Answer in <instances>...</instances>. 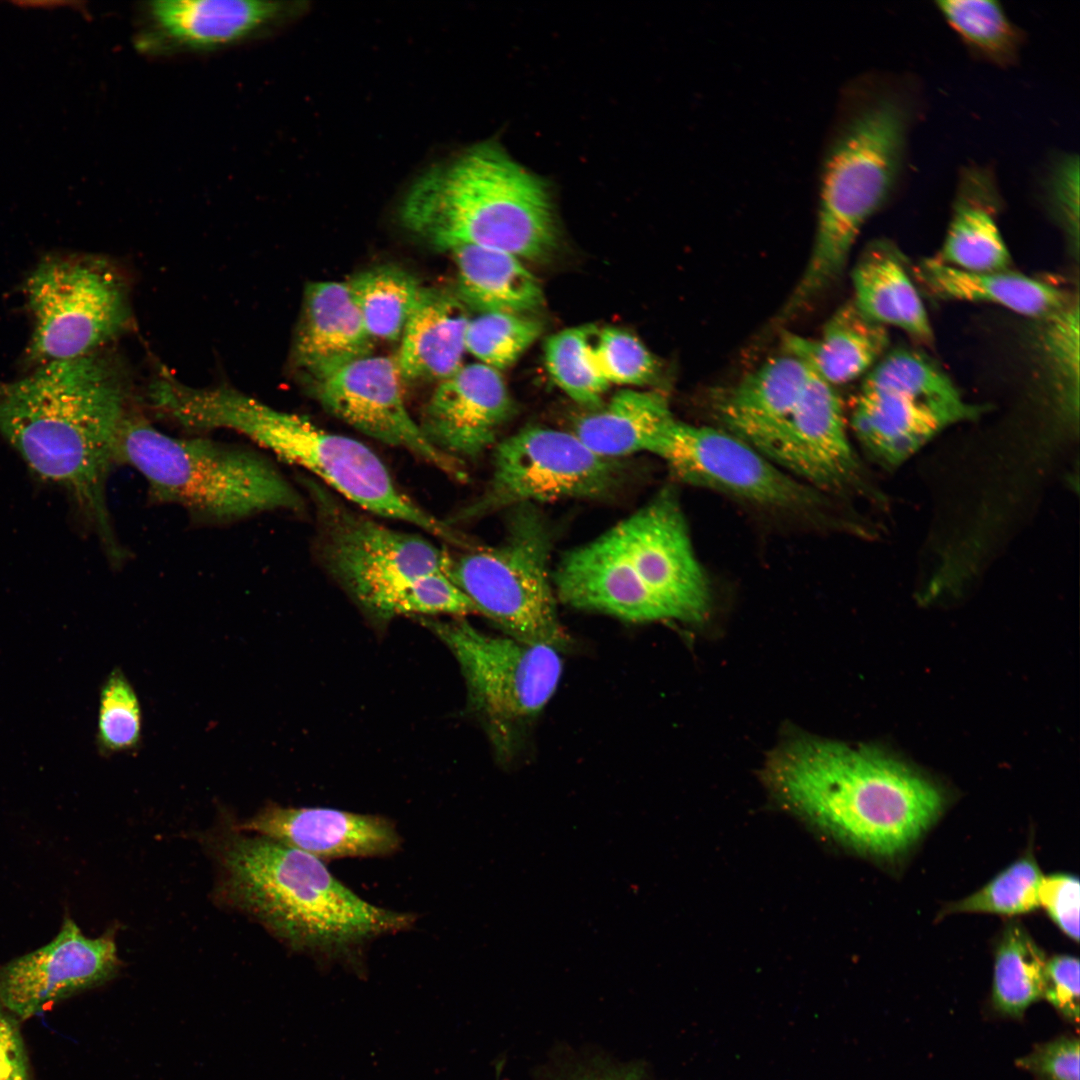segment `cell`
<instances>
[{
	"label": "cell",
	"mask_w": 1080,
	"mask_h": 1080,
	"mask_svg": "<svg viewBox=\"0 0 1080 1080\" xmlns=\"http://www.w3.org/2000/svg\"><path fill=\"white\" fill-rule=\"evenodd\" d=\"M1043 877L1034 856L1027 854L976 892L947 905L942 915L991 913L1014 916L1031 912L1039 906L1038 894Z\"/></svg>",
	"instance_id": "cell-37"
},
{
	"label": "cell",
	"mask_w": 1080,
	"mask_h": 1080,
	"mask_svg": "<svg viewBox=\"0 0 1080 1080\" xmlns=\"http://www.w3.org/2000/svg\"><path fill=\"white\" fill-rule=\"evenodd\" d=\"M26 297L34 319L29 354L41 365L96 353L131 317L122 277L91 257L42 262L27 280Z\"/></svg>",
	"instance_id": "cell-12"
},
{
	"label": "cell",
	"mask_w": 1080,
	"mask_h": 1080,
	"mask_svg": "<svg viewBox=\"0 0 1080 1080\" xmlns=\"http://www.w3.org/2000/svg\"><path fill=\"white\" fill-rule=\"evenodd\" d=\"M1080 886L1076 876L1064 873L1043 877L1039 887V906L1070 939L1079 940Z\"/></svg>",
	"instance_id": "cell-44"
},
{
	"label": "cell",
	"mask_w": 1080,
	"mask_h": 1080,
	"mask_svg": "<svg viewBox=\"0 0 1080 1080\" xmlns=\"http://www.w3.org/2000/svg\"><path fill=\"white\" fill-rule=\"evenodd\" d=\"M786 353L801 360L818 378L834 386L863 375L889 345L887 327L863 314L855 303L839 307L818 338L783 335Z\"/></svg>",
	"instance_id": "cell-24"
},
{
	"label": "cell",
	"mask_w": 1080,
	"mask_h": 1080,
	"mask_svg": "<svg viewBox=\"0 0 1080 1080\" xmlns=\"http://www.w3.org/2000/svg\"><path fill=\"white\" fill-rule=\"evenodd\" d=\"M593 331L584 326L568 328L545 344V364L553 381L574 401L589 407L599 406L609 387L591 361Z\"/></svg>",
	"instance_id": "cell-35"
},
{
	"label": "cell",
	"mask_w": 1080,
	"mask_h": 1080,
	"mask_svg": "<svg viewBox=\"0 0 1080 1080\" xmlns=\"http://www.w3.org/2000/svg\"><path fill=\"white\" fill-rule=\"evenodd\" d=\"M372 344L348 282L317 281L306 287L294 354L312 382L370 355Z\"/></svg>",
	"instance_id": "cell-21"
},
{
	"label": "cell",
	"mask_w": 1080,
	"mask_h": 1080,
	"mask_svg": "<svg viewBox=\"0 0 1080 1080\" xmlns=\"http://www.w3.org/2000/svg\"><path fill=\"white\" fill-rule=\"evenodd\" d=\"M304 483L315 504L322 559L363 608L383 619L477 613L446 574V550L354 512L314 480Z\"/></svg>",
	"instance_id": "cell-7"
},
{
	"label": "cell",
	"mask_w": 1080,
	"mask_h": 1080,
	"mask_svg": "<svg viewBox=\"0 0 1080 1080\" xmlns=\"http://www.w3.org/2000/svg\"><path fill=\"white\" fill-rule=\"evenodd\" d=\"M776 796L848 846L881 858L908 851L941 815L932 782L871 747L799 738L770 758Z\"/></svg>",
	"instance_id": "cell-2"
},
{
	"label": "cell",
	"mask_w": 1080,
	"mask_h": 1080,
	"mask_svg": "<svg viewBox=\"0 0 1080 1080\" xmlns=\"http://www.w3.org/2000/svg\"><path fill=\"white\" fill-rule=\"evenodd\" d=\"M851 421L863 447L886 466L901 464L939 432L958 423L925 403L865 389L859 391Z\"/></svg>",
	"instance_id": "cell-25"
},
{
	"label": "cell",
	"mask_w": 1080,
	"mask_h": 1080,
	"mask_svg": "<svg viewBox=\"0 0 1080 1080\" xmlns=\"http://www.w3.org/2000/svg\"><path fill=\"white\" fill-rule=\"evenodd\" d=\"M1044 193L1055 217L1078 248L1079 157L1064 153L1052 161L1043 182Z\"/></svg>",
	"instance_id": "cell-42"
},
{
	"label": "cell",
	"mask_w": 1080,
	"mask_h": 1080,
	"mask_svg": "<svg viewBox=\"0 0 1080 1080\" xmlns=\"http://www.w3.org/2000/svg\"><path fill=\"white\" fill-rule=\"evenodd\" d=\"M347 282L373 340L400 339L425 290L413 276L393 267L368 270Z\"/></svg>",
	"instance_id": "cell-33"
},
{
	"label": "cell",
	"mask_w": 1080,
	"mask_h": 1080,
	"mask_svg": "<svg viewBox=\"0 0 1080 1080\" xmlns=\"http://www.w3.org/2000/svg\"><path fill=\"white\" fill-rule=\"evenodd\" d=\"M550 551L541 515L519 506L503 542L450 555L446 574L505 635L560 650L569 638L558 617Z\"/></svg>",
	"instance_id": "cell-10"
},
{
	"label": "cell",
	"mask_w": 1080,
	"mask_h": 1080,
	"mask_svg": "<svg viewBox=\"0 0 1080 1080\" xmlns=\"http://www.w3.org/2000/svg\"><path fill=\"white\" fill-rule=\"evenodd\" d=\"M552 577L563 603L630 622L701 621L710 605L684 513L668 488L567 552Z\"/></svg>",
	"instance_id": "cell-4"
},
{
	"label": "cell",
	"mask_w": 1080,
	"mask_h": 1080,
	"mask_svg": "<svg viewBox=\"0 0 1080 1080\" xmlns=\"http://www.w3.org/2000/svg\"><path fill=\"white\" fill-rule=\"evenodd\" d=\"M1078 296L1043 318L1039 337L1048 376L1064 405L1078 410L1080 383V319Z\"/></svg>",
	"instance_id": "cell-36"
},
{
	"label": "cell",
	"mask_w": 1080,
	"mask_h": 1080,
	"mask_svg": "<svg viewBox=\"0 0 1080 1080\" xmlns=\"http://www.w3.org/2000/svg\"><path fill=\"white\" fill-rule=\"evenodd\" d=\"M142 738V710L137 693L123 671L114 669L99 694L96 744L103 755L137 749Z\"/></svg>",
	"instance_id": "cell-39"
},
{
	"label": "cell",
	"mask_w": 1080,
	"mask_h": 1080,
	"mask_svg": "<svg viewBox=\"0 0 1080 1080\" xmlns=\"http://www.w3.org/2000/svg\"><path fill=\"white\" fill-rule=\"evenodd\" d=\"M949 26L976 55L999 66L1016 61L1023 40L1001 4L991 0L935 2Z\"/></svg>",
	"instance_id": "cell-34"
},
{
	"label": "cell",
	"mask_w": 1080,
	"mask_h": 1080,
	"mask_svg": "<svg viewBox=\"0 0 1080 1080\" xmlns=\"http://www.w3.org/2000/svg\"><path fill=\"white\" fill-rule=\"evenodd\" d=\"M825 151L814 244L781 317H792L843 273L867 220L889 199L904 168L915 115L896 82L873 80L852 93Z\"/></svg>",
	"instance_id": "cell-5"
},
{
	"label": "cell",
	"mask_w": 1080,
	"mask_h": 1080,
	"mask_svg": "<svg viewBox=\"0 0 1080 1080\" xmlns=\"http://www.w3.org/2000/svg\"><path fill=\"white\" fill-rule=\"evenodd\" d=\"M853 302L874 322L893 326L925 344L933 341L927 310L903 265L883 247L873 246L852 271Z\"/></svg>",
	"instance_id": "cell-30"
},
{
	"label": "cell",
	"mask_w": 1080,
	"mask_h": 1080,
	"mask_svg": "<svg viewBox=\"0 0 1080 1080\" xmlns=\"http://www.w3.org/2000/svg\"><path fill=\"white\" fill-rule=\"evenodd\" d=\"M1047 958L1019 923L1003 930L994 955L991 1001L999 1013L1020 1018L1043 999Z\"/></svg>",
	"instance_id": "cell-32"
},
{
	"label": "cell",
	"mask_w": 1080,
	"mask_h": 1080,
	"mask_svg": "<svg viewBox=\"0 0 1080 1080\" xmlns=\"http://www.w3.org/2000/svg\"><path fill=\"white\" fill-rule=\"evenodd\" d=\"M861 389L907 397L939 409L958 422L977 417L982 407L964 400L952 380L914 351L884 355L864 378Z\"/></svg>",
	"instance_id": "cell-31"
},
{
	"label": "cell",
	"mask_w": 1080,
	"mask_h": 1080,
	"mask_svg": "<svg viewBox=\"0 0 1080 1080\" xmlns=\"http://www.w3.org/2000/svg\"><path fill=\"white\" fill-rule=\"evenodd\" d=\"M289 9L278 1H150L141 8L137 47L155 54L215 51L255 39Z\"/></svg>",
	"instance_id": "cell-18"
},
{
	"label": "cell",
	"mask_w": 1080,
	"mask_h": 1080,
	"mask_svg": "<svg viewBox=\"0 0 1080 1080\" xmlns=\"http://www.w3.org/2000/svg\"><path fill=\"white\" fill-rule=\"evenodd\" d=\"M590 357L599 375L610 385H642L656 374V361L632 334L618 329H602L590 341Z\"/></svg>",
	"instance_id": "cell-40"
},
{
	"label": "cell",
	"mask_w": 1080,
	"mask_h": 1080,
	"mask_svg": "<svg viewBox=\"0 0 1080 1080\" xmlns=\"http://www.w3.org/2000/svg\"><path fill=\"white\" fill-rule=\"evenodd\" d=\"M753 448L821 494L855 489L861 480L841 400L832 385L812 372L791 414Z\"/></svg>",
	"instance_id": "cell-16"
},
{
	"label": "cell",
	"mask_w": 1080,
	"mask_h": 1080,
	"mask_svg": "<svg viewBox=\"0 0 1080 1080\" xmlns=\"http://www.w3.org/2000/svg\"><path fill=\"white\" fill-rule=\"evenodd\" d=\"M0 1080H31L29 1062L17 1021L1 1004Z\"/></svg>",
	"instance_id": "cell-46"
},
{
	"label": "cell",
	"mask_w": 1080,
	"mask_h": 1080,
	"mask_svg": "<svg viewBox=\"0 0 1080 1080\" xmlns=\"http://www.w3.org/2000/svg\"><path fill=\"white\" fill-rule=\"evenodd\" d=\"M217 847L225 899L321 963L361 972L367 944L406 931L416 920L365 901L323 861L270 838L234 830Z\"/></svg>",
	"instance_id": "cell-3"
},
{
	"label": "cell",
	"mask_w": 1080,
	"mask_h": 1080,
	"mask_svg": "<svg viewBox=\"0 0 1080 1080\" xmlns=\"http://www.w3.org/2000/svg\"><path fill=\"white\" fill-rule=\"evenodd\" d=\"M957 184L953 215L937 258L970 272L1008 270L1011 257L995 219L999 193L992 169L968 165Z\"/></svg>",
	"instance_id": "cell-23"
},
{
	"label": "cell",
	"mask_w": 1080,
	"mask_h": 1080,
	"mask_svg": "<svg viewBox=\"0 0 1080 1080\" xmlns=\"http://www.w3.org/2000/svg\"><path fill=\"white\" fill-rule=\"evenodd\" d=\"M396 358L372 354L312 382L319 402L365 435L405 449L446 475L463 480L462 462L434 447L405 404Z\"/></svg>",
	"instance_id": "cell-15"
},
{
	"label": "cell",
	"mask_w": 1080,
	"mask_h": 1080,
	"mask_svg": "<svg viewBox=\"0 0 1080 1080\" xmlns=\"http://www.w3.org/2000/svg\"><path fill=\"white\" fill-rule=\"evenodd\" d=\"M1079 1038L1062 1035L1036 1045L1016 1065L1031 1073L1036 1080H1079Z\"/></svg>",
	"instance_id": "cell-43"
},
{
	"label": "cell",
	"mask_w": 1080,
	"mask_h": 1080,
	"mask_svg": "<svg viewBox=\"0 0 1080 1080\" xmlns=\"http://www.w3.org/2000/svg\"><path fill=\"white\" fill-rule=\"evenodd\" d=\"M400 215L408 230L446 250L470 245L538 260L557 241L546 185L492 142L426 171Z\"/></svg>",
	"instance_id": "cell-6"
},
{
	"label": "cell",
	"mask_w": 1080,
	"mask_h": 1080,
	"mask_svg": "<svg viewBox=\"0 0 1080 1080\" xmlns=\"http://www.w3.org/2000/svg\"><path fill=\"white\" fill-rule=\"evenodd\" d=\"M681 481L766 507L808 512L823 494L773 464L735 435L674 418L653 453Z\"/></svg>",
	"instance_id": "cell-14"
},
{
	"label": "cell",
	"mask_w": 1080,
	"mask_h": 1080,
	"mask_svg": "<svg viewBox=\"0 0 1080 1080\" xmlns=\"http://www.w3.org/2000/svg\"><path fill=\"white\" fill-rule=\"evenodd\" d=\"M922 284L935 296L959 301L995 304L1015 313L1045 318L1070 300L1065 291L1009 270L970 272L926 258L917 268Z\"/></svg>",
	"instance_id": "cell-27"
},
{
	"label": "cell",
	"mask_w": 1080,
	"mask_h": 1080,
	"mask_svg": "<svg viewBox=\"0 0 1080 1080\" xmlns=\"http://www.w3.org/2000/svg\"><path fill=\"white\" fill-rule=\"evenodd\" d=\"M131 411L119 369L96 353L43 364L0 387V434L34 474L67 493L113 564L126 552L106 487Z\"/></svg>",
	"instance_id": "cell-1"
},
{
	"label": "cell",
	"mask_w": 1080,
	"mask_h": 1080,
	"mask_svg": "<svg viewBox=\"0 0 1080 1080\" xmlns=\"http://www.w3.org/2000/svg\"><path fill=\"white\" fill-rule=\"evenodd\" d=\"M674 418L664 395L624 390L605 407L580 418L572 432L597 455L617 460L635 453L652 454Z\"/></svg>",
	"instance_id": "cell-28"
},
{
	"label": "cell",
	"mask_w": 1080,
	"mask_h": 1080,
	"mask_svg": "<svg viewBox=\"0 0 1080 1080\" xmlns=\"http://www.w3.org/2000/svg\"><path fill=\"white\" fill-rule=\"evenodd\" d=\"M235 830L255 832L321 861L388 856L402 842L388 818L323 807L270 804Z\"/></svg>",
	"instance_id": "cell-20"
},
{
	"label": "cell",
	"mask_w": 1080,
	"mask_h": 1080,
	"mask_svg": "<svg viewBox=\"0 0 1080 1080\" xmlns=\"http://www.w3.org/2000/svg\"><path fill=\"white\" fill-rule=\"evenodd\" d=\"M499 1071H500V1070L498 1069V1070H497V1072H498V1073H497V1077H496V1080H500V1079H499Z\"/></svg>",
	"instance_id": "cell-47"
},
{
	"label": "cell",
	"mask_w": 1080,
	"mask_h": 1080,
	"mask_svg": "<svg viewBox=\"0 0 1080 1080\" xmlns=\"http://www.w3.org/2000/svg\"><path fill=\"white\" fill-rule=\"evenodd\" d=\"M512 411L499 371L473 363L440 381L419 425L434 447L461 460L476 457L492 445Z\"/></svg>",
	"instance_id": "cell-19"
},
{
	"label": "cell",
	"mask_w": 1080,
	"mask_h": 1080,
	"mask_svg": "<svg viewBox=\"0 0 1080 1080\" xmlns=\"http://www.w3.org/2000/svg\"><path fill=\"white\" fill-rule=\"evenodd\" d=\"M117 458L143 476L151 501L180 506L198 520L226 523L303 508L294 487L255 450L174 437L134 411L123 424Z\"/></svg>",
	"instance_id": "cell-8"
},
{
	"label": "cell",
	"mask_w": 1080,
	"mask_h": 1080,
	"mask_svg": "<svg viewBox=\"0 0 1080 1080\" xmlns=\"http://www.w3.org/2000/svg\"><path fill=\"white\" fill-rule=\"evenodd\" d=\"M537 1080H653L640 1060L620 1061L600 1053H565L548 1062Z\"/></svg>",
	"instance_id": "cell-41"
},
{
	"label": "cell",
	"mask_w": 1080,
	"mask_h": 1080,
	"mask_svg": "<svg viewBox=\"0 0 1080 1080\" xmlns=\"http://www.w3.org/2000/svg\"><path fill=\"white\" fill-rule=\"evenodd\" d=\"M469 317L448 292L425 288L401 336L397 364L403 379L444 380L463 364Z\"/></svg>",
	"instance_id": "cell-26"
},
{
	"label": "cell",
	"mask_w": 1080,
	"mask_h": 1080,
	"mask_svg": "<svg viewBox=\"0 0 1080 1080\" xmlns=\"http://www.w3.org/2000/svg\"><path fill=\"white\" fill-rule=\"evenodd\" d=\"M619 478L617 460L597 455L573 432L527 427L497 445L485 490L447 522L454 527L508 507L602 496Z\"/></svg>",
	"instance_id": "cell-13"
},
{
	"label": "cell",
	"mask_w": 1080,
	"mask_h": 1080,
	"mask_svg": "<svg viewBox=\"0 0 1080 1080\" xmlns=\"http://www.w3.org/2000/svg\"><path fill=\"white\" fill-rule=\"evenodd\" d=\"M208 420L214 430L242 434L281 460L311 472L374 515L412 524L448 544H466L447 521L403 493L380 457L354 438L327 431L304 416L273 408L233 387L215 395Z\"/></svg>",
	"instance_id": "cell-9"
},
{
	"label": "cell",
	"mask_w": 1080,
	"mask_h": 1080,
	"mask_svg": "<svg viewBox=\"0 0 1080 1080\" xmlns=\"http://www.w3.org/2000/svg\"><path fill=\"white\" fill-rule=\"evenodd\" d=\"M119 968L112 932L90 938L65 918L51 941L0 967V1004L16 1018L28 1019L48 1005L104 984Z\"/></svg>",
	"instance_id": "cell-17"
},
{
	"label": "cell",
	"mask_w": 1080,
	"mask_h": 1080,
	"mask_svg": "<svg viewBox=\"0 0 1080 1080\" xmlns=\"http://www.w3.org/2000/svg\"><path fill=\"white\" fill-rule=\"evenodd\" d=\"M542 325L522 314L482 313L469 319L466 351L495 370L511 366L539 337Z\"/></svg>",
	"instance_id": "cell-38"
},
{
	"label": "cell",
	"mask_w": 1080,
	"mask_h": 1080,
	"mask_svg": "<svg viewBox=\"0 0 1080 1080\" xmlns=\"http://www.w3.org/2000/svg\"><path fill=\"white\" fill-rule=\"evenodd\" d=\"M425 624L456 658L469 705L496 751L511 755L557 689L563 668L560 650L489 635L462 619Z\"/></svg>",
	"instance_id": "cell-11"
},
{
	"label": "cell",
	"mask_w": 1080,
	"mask_h": 1080,
	"mask_svg": "<svg viewBox=\"0 0 1080 1080\" xmlns=\"http://www.w3.org/2000/svg\"><path fill=\"white\" fill-rule=\"evenodd\" d=\"M1079 960L1070 955L1047 959L1043 999L1070 1024L1079 1025Z\"/></svg>",
	"instance_id": "cell-45"
},
{
	"label": "cell",
	"mask_w": 1080,
	"mask_h": 1080,
	"mask_svg": "<svg viewBox=\"0 0 1080 1080\" xmlns=\"http://www.w3.org/2000/svg\"><path fill=\"white\" fill-rule=\"evenodd\" d=\"M450 251L457 267L458 297L464 304L482 313L522 315L543 304L539 281L519 258L470 245Z\"/></svg>",
	"instance_id": "cell-29"
},
{
	"label": "cell",
	"mask_w": 1080,
	"mask_h": 1080,
	"mask_svg": "<svg viewBox=\"0 0 1080 1080\" xmlns=\"http://www.w3.org/2000/svg\"><path fill=\"white\" fill-rule=\"evenodd\" d=\"M810 377L809 368L788 353L771 358L721 393L716 415L727 432L755 447L791 414Z\"/></svg>",
	"instance_id": "cell-22"
}]
</instances>
